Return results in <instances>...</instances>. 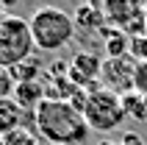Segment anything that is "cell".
<instances>
[{
  "label": "cell",
  "mask_w": 147,
  "mask_h": 145,
  "mask_svg": "<svg viewBox=\"0 0 147 145\" xmlns=\"http://www.w3.org/2000/svg\"><path fill=\"white\" fill-rule=\"evenodd\" d=\"M33 126L47 145H81L92 131L86 117L69 101H53V98H47L33 112Z\"/></svg>",
  "instance_id": "obj_1"
},
{
  "label": "cell",
  "mask_w": 147,
  "mask_h": 145,
  "mask_svg": "<svg viewBox=\"0 0 147 145\" xmlns=\"http://www.w3.org/2000/svg\"><path fill=\"white\" fill-rule=\"evenodd\" d=\"M28 25H31L33 45L45 53H56V50L67 48L75 36V17H69L56 6H45L33 11Z\"/></svg>",
  "instance_id": "obj_2"
},
{
  "label": "cell",
  "mask_w": 147,
  "mask_h": 145,
  "mask_svg": "<svg viewBox=\"0 0 147 145\" xmlns=\"http://www.w3.org/2000/svg\"><path fill=\"white\" fill-rule=\"evenodd\" d=\"M33 36L28 20L8 11H0V64L14 67L33 56Z\"/></svg>",
  "instance_id": "obj_3"
},
{
  "label": "cell",
  "mask_w": 147,
  "mask_h": 145,
  "mask_svg": "<svg viewBox=\"0 0 147 145\" xmlns=\"http://www.w3.org/2000/svg\"><path fill=\"white\" fill-rule=\"evenodd\" d=\"M83 117L89 123L92 131H114L122 126V120L128 117L125 114V106H122V98L106 89L103 84H94L89 89V101H86V109H83Z\"/></svg>",
  "instance_id": "obj_4"
},
{
  "label": "cell",
  "mask_w": 147,
  "mask_h": 145,
  "mask_svg": "<svg viewBox=\"0 0 147 145\" xmlns=\"http://www.w3.org/2000/svg\"><path fill=\"white\" fill-rule=\"evenodd\" d=\"M94 8H100L106 25L119 28V31H125L128 36H142V34H147L144 0H97Z\"/></svg>",
  "instance_id": "obj_5"
},
{
  "label": "cell",
  "mask_w": 147,
  "mask_h": 145,
  "mask_svg": "<svg viewBox=\"0 0 147 145\" xmlns=\"http://www.w3.org/2000/svg\"><path fill=\"white\" fill-rule=\"evenodd\" d=\"M136 59L133 56H119V59H103V72H100V84L111 92L122 98L133 92L136 84Z\"/></svg>",
  "instance_id": "obj_6"
},
{
  "label": "cell",
  "mask_w": 147,
  "mask_h": 145,
  "mask_svg": "<svg viewBox=\"0 0 147 145\" xmlns=\"http://www.w3.org/2000/svg\"><path fill=\"white\" fill-rule=\"evenodd\" d=\"M100 72H103V62L97 53L81 50L67 62V78L81 89H92L94 84H100Z\"/></svg>",
  "instance_id": "obj_7"
},
{
  "label": "cell",
  "mask_w": 147,
  "mask_h": 145,
  "mask_svg": "<svg viewBox=\"0 0 147 145\" xmlns=\"http://www.w3.org/2000/svg\"><path fill=\"white\" fill-rule=\"evenodd\" d=\"M17 103L22 106L25 112H36L45 101H47V87H42L39 81H25V84H17L14 87V95H11Z\"/></svg>",
  "instance_id": "obj_8"
},
{
  "label": "cell",
  "mask_w": 147,
  "mask_h": 145,
  "mask_svg": "<svg viewBox=\"0 0 147 145\" xmlns=\"http://www.w3.org/2000/svg\"><path fill=\"white\" fill-rule=\"evenodd\" d=\"M25 109L17 103L14 98H6L0 101V137H6L11 131H20L25 129Z\"/></svg>",
  "instance_id": "obj_9"
},
{
  "label": "cell",
  "mask_w": 147,
  "mask_h": 145,
  "mask_svg": "<svg viewBox=\"0 0 147 145\" xmlns=\"http://www.w3.org/2000/svg\"><path fill=\"white\" fill-rule=\"evenodd\" d=\"M103 39H106V59L131 56V36H128L125 31L106 25V28H103Z\"/></svg>",
  "instance_id": "obj_10"
},
{
  "label": "cell",
  "mask_w": 147,
  "mask_h": 145,
  "mask_svg": "<svg viewBox=\"0 0 147 145\" xmlns=\"http://www.w3.org/2000/svg\"><path fill=\"white\" fill-rule=\"evenodd\" d=\"M8 70H11V78H14L17 84H25V81H36V78H39L42 62L36 56H31V59H25V62H20V64L8 67Z\"/></svg>",
  "instance_id": "obj_11"
},
{
  "label": "cell",
  "mask_w": 147,
  "mask_h": 145,
  "mask_svg": "<svg viewBox=\"0 0 147 145\" xmlns=\"http://www.w3.org/2000/svg\"><path fill=\"white\" fill-rule=\"evenodd\" d=\"M75 28H106V20H103V14H100V8H94L92 3H86V6H81L78 11H75Z\"/></svg>",
  "instance_id": "obj_12"
},
{
  "label": "cell",
  "mask_w": 147,
  "mask_h": 145,
  "mask_svg": "<svg viewBox=\"0 0 147 145\" xmlns=\"http://www.w3.org/2000/svg\"><path fill=\"white\" fill-rule=\"evenodd\" d=\"M122 106H125V114L133 117L139 123H147V95H139V92H128L122 95Z\"/></svg>",
  "instance_id": "obj_13"
},
{
  "label": "cell",
  "mask_w": 147,
  "mask_h": 145,
  "mask_svg": "<svg viewBox=\"0 0 147 145\" xmlns=\"http://www.w3.org/2000/svg\"><path fill=\"white\" fill-rule=\"evenodd\" d=\"M0 145H47L39 134H33V129H20L11 131L6 137H0Z\"/></svg>",
  "instance_id": "obj_14"
},
{
  "label": "cell",
  "mask_w": 147,
  "mask_h": 145,
  "mask_svg": "<svg viewBox=\"0 0 147 145\" xmlns=\"http://www.w3.org/2000/svg\"><path fill=\"white\" fill-rule=\"evenodd\" d=\"M14 87H17V81L11 78V70L0 64V101H6V98L14 95Z\"/></svg>",
  "instance_id": "obj_15"
},
{
  "label": "cell",
  "mask_w": 147,
  "mask_h": 145,
  "mask_svg": "<svg viewBox=\"0 0 147 145\" xmlns=\"http://www.w3.org/2000/svg\"><path fill=\"white\" fill-rule=\"evenodd\" d=\"M133 92L147 95V62H139V64H136V84H133Z\"/></svg>",
  "instance_id": "obj_16"
},
{
  "label": "cell",
  "mask_w": 147,
  "mask_h": 145,
  "mask_svg": "<svg viewBox=\"0 0 147 145\" xmlns=\"http://www.w3.org/2000/svg\"><path fill=\"white\" fill-rule=\"evenodd\" d=\"M119 145H147V142H144V137H142V134H136V131H122Z\"/></svg>",
  "instance_id": "obj_17"
},
{
  "label": "cell",
  "mask_w": 147,
  "mask_h": 145,
  "mask_svg": "<svg viewBox=\"0 0 147 145\" xmlns=\"http://www.w3.org/2000/svg\"><path fill=\"white\" fill-rule=\"evenodd\" d=\"M20 0H0V11H8L11 6H17Z\"/></svg>",
  "instance_id": "obj_18"
},
{
  "label": "cell",
  "mask_w": 147,
  "mask_h": 145,
  "mask_svg": "<svg viewBox=\"0 0 147 145\" xmlns=\"http://www.w3.org/2000/svg\"><path fill=\"white\" fill-rule=\"evenodd\" d=\"M97 145H119V142H111V140H100Z\"/></svg>",
  "instance_id": "obj_19"
},
{
  "label": "cell",
  "mask_w": 147,
  "mask_h": 145,
  "mask_svg": "<svg viewBox=\"0 0 147 145\" xmlns=\"http://www.w3.org/2000/svg\"><path fill=\"white\" fill-rule=\"evenodd\" d=\"M144 23H147V0H144Z\"/></svg>",
  "instance_id": "obj_20"
}]
</instances>
